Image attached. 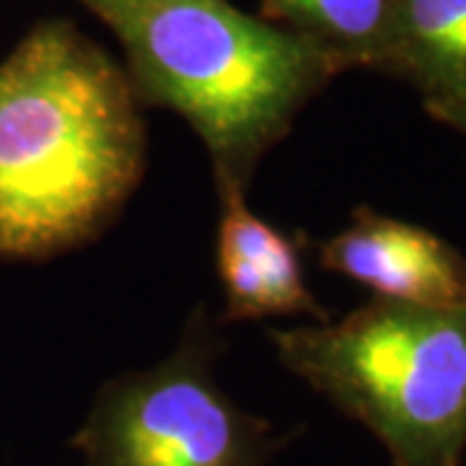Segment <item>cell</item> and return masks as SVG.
<instances>
[{
    "label": "cell",
    "mask_w": 466,
    "mask_h": 466,
    "mask_svg": "<svg viewBox=\"0 0 466 466\" xmlns=\"http://www.w3.org/2000/svg\"><path fill=\"white\" fill-rule=\"evenodd\" d=\"M127 70L70 21L0 63V259L42 262L106 231L146 174Z\"/></svg>",
    "instance_id": "cell-1"
},
{
    "label": "cell",
    "mask_w": 466,
    "mask_h": 466,
    "mask_svg": "<svg viewBox=\"0 0 466 466\" xmlns=\"http://www.w3.org/2000/svg\"><path fill=\"white\" fill-rule=\"evenodd\" d=\"M115 34L137 101L187 119L216 189L247 192L259 161L342 73L306 36L228 0H150Z\"/></svg>",
    "instance_id": "cell-2"
},
{
    "label": "cell",
    "mask_w": 466,
    "mask_h": 466,
    "mask_svg": "<svg viewBox=\"0 0 466 466\" xmlns=\"http://www.w3.org/2000/svg\"><path fill=\"white\" fill-rule=\"evenodd\" d=\"M280 363L358 420L391 466H464L466 303L373 299L339 321L275 329Z\"/></svg>",
    "instance_id": "cell-3"
},
{
    "label": "cell",
    "mask_w": 466,
    "mask_h": 466,
    "mask_svg": "<svg viewBox=\"0 0 466 466\" xmlns=\"http://www.w3.org/2000/svg\"><path fill=\"white\" fill-rule=\"evenodd\" d=\"M216 334L195 314L161 363L122 373L91 404L70 446L84 466H267L280 449L272 425L218 386Z\"/></svg>",
    "instance_id": "cell-4"
},
{
    "label": "cell",
    "mask_w": 466,
    "mask_h": 466,
    "mask_svg": "<svg viewBox=\"0 0 466 466\" xmlns=\"http://www.w3.org/2000/svg\"><path fill=\"white\" fill-rule=\"evenodd\" d=\"M319 265L376 299L415 306L466 303V257L433 231L355 208L348 228L319 244Z\"/></svg>",
    "instance_id": "cell-5"
},
{
    "label": "cell",
    "mask_w": 466,
    "mask_h": 466,
    "mask_svg": "<svg viewBox=\"0 0 466 466\" xmlns=\"http://www.w3.org/2000/svg\"><path fill=\"white\" fill-rule=\"evenodd\" d=\"M412 84L428 115L466 106V0H397L383 67Z\"/></svg>",
    "instance_id": "cell-6"
},
{
    "label": "cell",
    "mask_w": 466,
    "mask_h": 466,
    "mask_svg": "<svg viewBox=\"0 0 466 466\" xmlns=\"http://www.w3.org/2000/svg\"><path fill=\"white\" fill-rule=\"evenodd\" d=\"M269 21L306 36L342 70H381L397 0H262Z\"/></svg>",
    "instance_id": "cell-7"
},
{
    "label": "cell",
    "mask_w": 466,
    "mask_h": 466,
    "mask_svg": "<svg viewBox=\"0 0 466 466\" xmlns=\"http://www.w3.org/2000/svg\"><path fill=\"white\" fill-rule=\"evenodd\" d=\"M81 3L115 32L119 24H125L135 11H140L150 0H81Z\"/></svg>",
    "instance_id": "cell-8"
},
{
    "label": "cell",
    "mask_w": 466,
    "mask_h": 466,
    "mask_svg": "<svg viewBox=\"0 0 466 466\" xmlns=\"http://www.w3.org/2000/svg\"><path fill=\"white\" fill-rule=\"evenodd\" d=\"M438 122L449 125V127H453L456 133L466 135V106L464 109H456V112H449V115L438 116Z\"/></svg>",
    "instance_id": "cell-9"
},
{
    "label": "cell",
    "mask_w": 466,
    "mask_h": 466,
    "mask_svg": "<svg viewBox=\"0 0 466 466\" xmlns=\"http://www.w3.org/2000/svg\"><path fill=\"white\" fill-rule=\"evenodd\" d=\"M78 3H81V0H78Z\"/></svg>",
    "instance_id": "cell-10"
}]
</instances>
